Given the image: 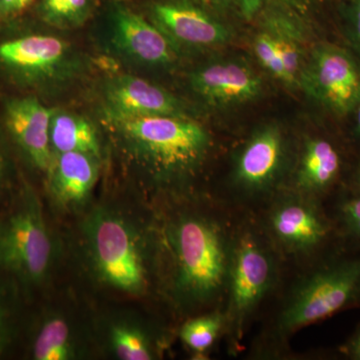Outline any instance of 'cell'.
I'll list each match as a JSON object with an SVG mask.
<instances>
[{
  "label": "cell",
  "mask_w": 360,
  "mask_h": 360,
  "mask_svg": "<svg viewBox=\"0 0 360 360\" xmlns=\"http://www.w3.org/2000/svg\"><path fill=\"white\" fill-rule=\"evenodd\" d=\"M234 233L212 213L184 210L162 231L167 288L179 309L195 311L225 298Z\"/></svg>",
  "instance_id": "cell-1"
},
{
  "label": "cell",
  "mask_w": 360,
  "mask_h": 360,
  "mask_svg": "<svg viewBox=\"0 0 360 360\" xmlns=\"http://www.w3.org/2000/svg\"><path fill=\"white\" fill-rule=\"evenodd\" d=\"M108 122L125 150L163 184L191 176L212 149L207 130L187 116L149 115Z\"/></svg>",
  "instance_id": "cell-2"
},
{
  "label": "cell",
  "mask_w": 360,
  "mask_h": 360,
  "mask_svg": "<svg viewBox=\"0 0 360 360\" xmlns=\"http://www.w3.org/2000/svg\"><path fill=\"white\" fill-rule=\"evenodd\" d=\"M85 251L98 281L131 295H143L150 284L148 243L120 212L96 208L82 226Z\"/></svg>",
  "instance_id": "cell-3"
},
{
  "label": "cell",
  "mask_w": 360,
  "mask_h": 360,
  "mask_svg": "<svg viewBox=\"0 0 360 360\" xmlns=\"http://www.w3.org/2000/svg\"><path fill=\"white\" fill-rule=\"evenodd\" d=\"M269 243L250 225L234 233L224 312L232 345L243 338L251 315L276 283V260Z\"/></svg>",
  "instance_id": "cell-4"
},
{
  "label": "cell",
  "mask_w": 360,
  "mask_h": 360,
  "mask_svg": "<svg viewBox=\"0 0 360 360\" xmlns=\"http://www.w3.org/2000/svg\"><path fill=\"white\" fill-rule=\"evenodd\" d=\"M54 253L39 198L26 191L15 207L0 219V269L23 284L39 285L49 276Z\"/></svg>",
  "instance_id": "cell-5"
},
{
  "label": "cell",
  "mask_w": 360,
  "mask_h": 360,
  "mask_svg": "<svg viewBox=\"0 0 360 360\" xmlns=\"http://www.w3.org/2000/svg\"><path fill=\"white\" fill-rule=\"evenodd\" d=\"M360 290V262H347L315 272L296 288L281 315L283 335L314 324L347 307Z\"/></svg>",
  "instance_id": "cell-6"
},
{
  "label": "cell",
  "mask_w": 360,
  "mask_h": 360,
  "mask_svg": "<svg viewBox=\"0 0 360 360\" xmlns=\"http://www.w3.org/2000/svg\"><path fill=\"white\" fill-rule=\"evenodd\" d=\"M298 89L338 115L360 104V66L340 47L319 44L305 59Z\"/></svg>",
  "instance_id": "cell-7"
},
{
  "label": "cell",
  "mask_w": 360,
  "mask_h": 360,
  "mask_svg": "<svg viewBox=\"0 0 360 360\" xmlns=\"http://www.w3.org/2000/svg\"><path fill=\"white\" fill-rule=\"evenodd\" d=\"M286 141L277 125L257 129L236 156L233 181L248 196H262L274 189L283 174Z\"/></svg>",
  "instance_id": "cell-8"
},
{
  "label": "cell",
  "mask_w": 360,
  "mask_h": 360,
  "mask_svg": "<svg viewBox=\"0 0 360 360\" xmlns=\"http://www.w3.org/2000/svg\"><path fill=\"white\" fill-rule=\"evenodd\" d=\"M270 240L286 253L304 255L326 238V222L307 196L295 193L277 200L267 220Z\"/></svg>",
  "instance_id": "cell-9"
},
{
  "label": "cell",
  "mask_w": 360,
  "mask_h": 360,
  "mask_svg": "<svg viewBox=\"0 0 360 360\" xmlns=\"http://www.w3.org/2000/svg\"><path fill=\"white\" fill-rule=\"evenodd\" d=\"M68 44L51 35H28L0 44V65L28 82L63 77L72 65Z\"/></svg>",
  "instance_id": "cell-10"
},
{
  "label": "cell",
  "mask_w": 360,
  "mask_h": 360,
  "mask_svg": "<svg viewBox=\"0 0 360 360\" xmlns=\"http://www.w3.org/2000/svg\"><path fill=\"white\" fill-rule=\"evenodd\" d=\"M104 110L108 120L149 115L186 116L184 105L174 94L130 75L116 77L106 84Z\"/></svg>",
  "instance_id": "cell-11"
},
{
  "label": "cell",
  "mask_w": 360,
  "mask_h": 360,
  "mask_svg": "<svg viewBox=\"0 0 360 360\" xmlns=\"http://www.w3.org/2000/svg\"><path fill=\"white\" fill-rule=\"evenodd\" d=\"M189 84L205 103L215 106L248 103L262 91V78L250 66L234 60L198 68L191 73Z\"/></svg>",
  "instance_id": "cell-12"
},
{
  "label": "cell",
  "mask_w": 360,
  "mask_h": 360,
  "mask_svg": "<svg viewBox=\"0 0 360 360\" xmlns=\"http://www.w3.org/2000/svg\"><path fill=\"white\" fill-rule=\"evenodd\" d=\"M156 26L172 41L191 46L226 44L231 32L224 23L188 2H160L153 7Z\"/></svg>",
  "instance_id": "cell-13"
},
{
  "label": "cell",
  "mask_w": 360,
  "mask_h": 360,
  "mask_svg": "<svg viewBox=\"0 0 360 360\" xmlns=\"http://www.w3.org/2000/svg\"><path fill=\"white\" fill-rule=\"evenodd\" d=\"M53 111L35 97L8 101L6 106L7 129L34 167L49 170L53 160L49 129Z\"/></svg>",
  "instance_id": "cell-14"
},
{
  "label": "cell",
  "mask_w": 360,
  "mask_h": 360,
  "mask_svg": "<svg viewBox=\"0 0 360 360\" xmlns=\"http://www.w3.org/2000/svg\"><path fill=\"white\" fill-rule=\"evenodd\" d=\"M113 44L125 56L150 65H167L176 58L174 42L158 26L129 9L113 14Z\"/></svg>",
  "instance_id": "cell-15"
},
{
  "label": "cell",
  "mask_w": 360,
  "mask_h": 360,
  "mask_svg": "<svg viewBox=\"0 0 360 360\" xmlns=\"http://www.w3.org/2000/svg\"><path fill=\"white\" fill-rule=\"evenodd\" d=\"M99 160L84 153H59L49 167V191L56 205L77 210L87 202L99 175Z\"/></svg>",
  "instance_id": "cell-16"
},
{
  "label": "cell",
  "mask_w": 360,
  "mask_h": 360,
  "mask_svg": "<svg viewBox=\"0 0 360 360\" xmlns=\"http://www.w3.org/2000/svg\"><path fill=\"white\" fill-rule=\"evenodd\" d=\"M340 169V156L330 142L310 139L303 146L295 174L296 193L311 198L328 188Z\"/></svg>",
  "instance_id": "cell-17"
},
{
  "label": "cell",
  "mask_w": 360,
  "mask_h": 360,
  "mask_svg": "<svg viewBox=\"0 0 360 360\" xmlns=\"http://www.w3.org/2000/svg\"><path fill=\"white\" fill-rule=\"evenodd\" d=\"M296 15L286 9L271 7L266 9L264 20V28L274 40L290 78V87H298L305 61L302 32L296 25Z\"/></svg>",
  "instance_id": "cell-18"
},
{
  "label": "cell",
  "mask_w": 360,
  "mask_h": 360,
  "mask_svg": "<svg viewBox=\"0 0 360 360\" xmlns=\"http://www.w3.org/2000/svg\"><path fill=\"white\" fill-rule=\"evenodd\" d=\"M49 139L53 155L84 153L101 158V141L96 127L82 116L66 111H53Z\"/></svg>",
  "instance_id": "cell-19"
},
{
  "label": "cell",
  "mask_w": 360,
  "mask_h": 360,
  "mask_svg": "<svg viewBox=\"0 0 360 360\" xmlns=\"http://www.w3.org/2000/svg\"><path fill=\"white\" fill-rule=\"evenodd\" d=\"M108 350L122 360H150L158 356V341L143 324L132 319H115L106 329Z\"/></svg>",
  "instance_id": "cell-20"
},
{
  "label": "cell",
  "mask_w": 360,
  "mask_h": 360,
  "mask_svg": "<svg viewBox=\"0 0 360 360\" xmlns=\"http://www.w3.org/2000/svg\"><path fill=\"white\" fill-rule=\"evenodd\" d=\"M35 360H73L80 355L77 336L65 317L47 315L40 323L32 347Z\"/></svg>",
  "instance_id": "cell-21"
},
{
  "label": "cell",
  "mask_w": 360,
  "mask_h": 360,
  "mask_svg": "<svg viewBox=\"0 0 360 360\" xmlns=\"http://www.w3.org/2000/svg\"><path fill=\"white\" fill-rule=\"evenodd\" d=\"M224 324V312H210L186 321L180 329V338L193 352L202 354L212 347Z\"/></svg>",
  "instance_id": "cell-22"
},
{
  "label": "cell",
  "mask_w": 360,
  "mask_h": 360,
  "mask_svg": "<svg viewBox=\"0 0 360 360\" xmlns=\"http://www.w3.org/2000/svg\"><path fill=\"white\" fill-rule=\"evenodd\" d=\"M40 13L45 22L61 30L79 27L90 14L89 0H42Z\"/></svg>",
  "instance_id": "cell-23"
},
{
  "label": "cell",
  "mask_w": 360,
  "mask_h": 360,
  "mask_svg": "<svg viewBox=\"0 0 360 360\" xmlns=\"http://www.w3.org/2000/svg\"><path fill=\"white\" fill-rule=\"evenodd\" d=\"M253 49L260 65L274 75L279 82L286 86L290 87V78L284 68L281 54L277 51L276 45L271 34L264 28L262 32L257 33L253 41Z\"/></svg>",
  "instance_id": "cell-24"
},
{
  "label": "cell",
  "mask_w": 360,
  "mask_h": 360,
  "mask_svg": "<svg viewBox=\"0 0 360 360\" xmlns=\"http://www.w3.org/2000/svg\"><path fill=\"white\" fill-rule=\"evenodd\" d=\"M238 2L241 13L248 20L271 7L286 9L295 14H303L309 6V0H238Z\"/></svg>",
  "instance_id": "cell-25"
},
{
  "label": "cell",
  "mask_w": 360,
  "mask_h": 360,
  "mask_svg": "<svg viewBox=\"0 0 360 360\" xmlns=\"http://www.w3.org/2000/svg\"><path fill=\"white\" fill-rule=\"evenodd\" d=\"M11 321H9V312L7 309L6 297H4V290L0 283V355L4 354V350L11 341Z\"/></svg>",
  "instance_id": "cell-26"
},
{
  "label": "cell",
  "mask_w": 360,
  "mask_h": 360,
  "mask_svg": "<svg viewBox=\"0 0 360 360\" xmlns=\"http://www.w3.org/2000/svg\"><path fill=\"white\" fill-rule=\"evenodd\" d=\"M343 213L352 229L360 236V198L348 201Z\"/></svg>",
  "instance_id": "cell-27"
},
{
  "label": "cell",
  "mask_w": 360,
  "mask_h": 360,
  "mask_svg": "<svg viewBox=\"0 0 360 360\" xmlns=\"http://www.w3.org/2000/svg\"><path fill=\"white\" fill-rule=\"evenodd\" d=\"M352 37L360 51V0H354L352 13Z\"/></svg>",
  "instance_id": "cell-28"
},
{
  "label": "cell",
  "mask_w": 360,
  "mask_h": 360,
  "mask_svg": "<svg viewBox=\"0 0 360 360\" xmlns=\"http://www.w3.org/2000/svg\"><path fill=\"white\" fill-rule=\"evenodd\" d=\"M18 0H0V16H8L15 13Z\"/></svg>",
  "instance_id": "cell-29"
},
{
  "label": "cell",
  "mask_w": 360,
  "mask_h": 360,
  "mask_svg": "<svg viewBox=\"0 0 360 360\" xmlns=\"http://www.w3.org/2000/svg\"><path fill=\"white\" fill-rule=\"evenodd\" d=\"M33 1H34V0H18L15 6V13L22 11L26 7L30 6Z\"/></svg>",
  "instance_id": "cell-30"
},
{
  "label": "cell",
  "mask_w": 360,
  "mask_h": 360,
  "mask_svg": "<svg viewBox=\"0 0 360 360\" xmlns=\"http://www.w3.org/2000/svg\"><path fill=\"white\" fill-rule=\"evenodd\" d=\"M352 350L354 352V356L360 359V333L356 336L354 342H352Z\"/></svg>",
  "instance_id": "cell-31"
},
{
  "label": "cell",
  "mask_w": 360,
  "mask_h": 360,
  "mask_svg": "<svg viewBox=\"0 0 360 360\" xmlns=\"http://www.w3.org/2000/svg\"><path fill=\"white\" fill-rule=\"evenodd\" d=\"M191 1L198 2L201 4H219V0H191Z\"/></svg>",
  "instance_id": "cell-32"
},
{
  "label": "cell",
  "mask_w": 360,
  "mask_h": 360,
  "mask_svg": "<svg viewBox=\"0 0 360 360\" xmlns=\"http://www.w3.org/2000/svg\"><path fill=\"white\" fill-rule=\"evenodd\" d=\"M2 180H4V165H2L1 156H0V187H1Z\"/></svg>",
  "instance_id": "cell-33"
},
{
  "label": "cell",
  "mask_w": 360,
  "mask_h": 360,
  "mask_svg": "<svg viewBox=\"0 0 360 360\" xmlns=\"http://www.w3.org/2000/svg\"><path fill=\"white\" fill-rule=\"evenodd\" d=\"M357 127H359V129L360 131V104L359 108H357Z\"/></svg>",
  "instance_id": "cell-34"
},
{
  "label": "cell",
  "mask_w": 360,
  "mask_h": 360,
  "mask_svg": "<svg viewBox=\"0 0 360 360\" xmlns=\"http://www.w3.org/2000/svg\"><path fill=\"white\" fill-rule=\"evenodd\" d=\"M359 182H360V174H359Z\"/></svg>",
  "instance_id": "cell-35"
}]
</instances>
